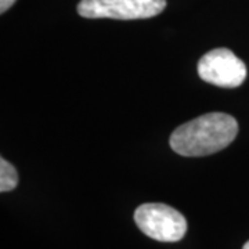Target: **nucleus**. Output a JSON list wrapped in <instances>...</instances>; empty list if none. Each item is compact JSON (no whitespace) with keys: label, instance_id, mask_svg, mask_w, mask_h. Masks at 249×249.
Wrapping results in <instances>:
<instances>
[{"label":"nucleus","instance_id":"nucleus-6","mask_svg":"<svg viewBox=\"0 0 249 249\" xmlns=\"http://www.w3.org/2000/svg\"><path fill=\"white\" fill-rule=\"evenodd\" d=\"M16 3V0H0V13H6Z\"/></svg>","mask_w":249,"mask_h":249},{"label":"nucleus","instance_id":"nucleus-2","mask_svg":"<svg viewBox=\"0 0 249 249\" xmlns=\"http://www.w3.org/2000/svg\"><path fill=\"white\" fill-rule=\"evenodd\" d=\"M134 222L147 237L160 242H178L187 232V220L165 204H142L134 212Z\"/></svg>","mask_w":249,"mask_h":249},{"label":"nucleus","instance_id":"nucleus-5","mask_svg":"<svg viewBox=\"0 0 249 249\" xmlns=\"http://www.w3.org/2000/svg\"><path fill=\"white\" fill-rule=\"evenodd\" d=\"M18 184L17 169L4 158L0 160V191L9 193L13 191Z\"/></svg>","mask_w":249,"mask_h":249},{"label":"nucleus","instance_id":"nucleus-1","mask_svg":"<svg viewBox=\"0 0 249 249\" xmlns=\"http://www.w3.org/2000/svg\"><path fill=\"white\" fill-rule=\"evenodd\" d=\"M238 133L235 118L209 112L180 124L170 136V147L183 157H205L224 150Z\"/></svg>","mask_w":249,"mask_h":249},{"label":"nucleus","instance_id":"nucleus-7","mask_svg":"<svg viewBox=\"0 0 249 249\" xmlns=\"http://www.w3.org/2000/svg\"><path fill=\"white\" fill-rule=\"evenodd\" d=\"M242 249H249V241L247 242V244H245V245H244V248Z\"/></svg>","mask_w":249,"mask_h":249},{"label":"nucleus","instance_id":"nucleus-4","mask_svg":"<svg viewBox=\"0 0 249 249\" xmlns=\"http://www.w3.org/2000/svg\"><path fill=\"white\" fill-rule=\"evenodd\" d=\"M198 75L217 88L235 89L247 78V67L229 49H214L198 61Z\"/></svg>","mask_w":249,"mask_h":249},{"label":"nucleus","instance_id":"nucleus-3","mask_svg":"<svg viewBox=\"0 0 249 249\" xmlns=\"http://www.w3.org/2000/svg\"><path fill=\"white\" fill-rule=\"evenodd\" d=\"M166 0H80L78 14L85 18L144 19L160 14Z\"/></svg>","mask_w":249,"mask_h":249}]
</instances>
